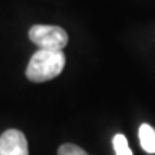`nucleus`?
<instances>
[{
    "mask_svg": "<svg viewBox=\"0 0 155 155\" xmlns=\"http://www.w3.org/2000/svg\"><path fill=\"white\" fill-rule=\"evenodd\" d=\"M65 63L66 58L62 50L39 49L29 61V65L26 68V76L30 82H48L61 75Z\"/></svg>",
    "mask_w": 155,
    "mask_h": 155,
    "instance_id": "1",
    "label": "nucleus"
},
{
    "mask_svg": "<svg viewBox=\"0 0 155 155\" xmlns=\"http://www.w3.org/2000/svg\"><path fill=\"white\" fill-rule=\"evenodd\" d=\"M0 155H29L28 139L19 129H7L0 135Z\"/></svg>",
    "mask_w": 155,
    "mask_h": 155,
    "instance_id": "3",
    "label": "nucleus"
},
{
    "mask_svg": "<svg viewBox=\"0 0 155 155\" xmlns=\"http://www.w3.org/2000/svg\"><path fill=\"white\" fill-rule=\"evenodd\" d=\"M139 142L147 154H155V129L148 124H142L138 131Z\"/></svg>",
    "mask_w": 155,
    "mask_h": 155,
    "instance_id": "4",
    "label": "nucleus"
},
{
    "mask_svg": "<svg viewBox=\"0 0 155 155\" xmlns=\"http://www.w3.org/2000/svg\"><path fill=\"white\" fill-rule=\"evenodd\" d=\"M29 39L39 49L62 50L68 45V33L65 29L50 25H35L29 30Z\"/></svg>",
    "mask_w": 155,
    "mask_h": 155,
    "instance_id": "2",
    "label": "nucleus"
},
{
    "mask_svg": "<svg viewBox=\"0 0 155 155\" xmlns=\"http://www.w3.org/2000/svg\"><path fill=\"white\" fill-rule=\"evenodd\" d=\"M58 155H89V154L75 144H63L59 147Z\"/></svg>",
    "mask_w": 155,
    "mask_h": 155,
    "instance_id": "6",
    "label": "nucleus"
},
{
    "mask_svg": "<svg viewBox=\"0 0 155 155\" xmlns=\"http://www.w3.org/2000/svg\"><path fill=\"white\" fill-rule=\"evenodd\" d=\"M112 145H114L115 155H134L129 145H128L125 135H122V134H116L112 138Z\"/></svg>",
    "mask_w": 155,
    "mask_h": 155,
    "instance_id": "5",
    "label": "nucleus"
}]
</instances>
